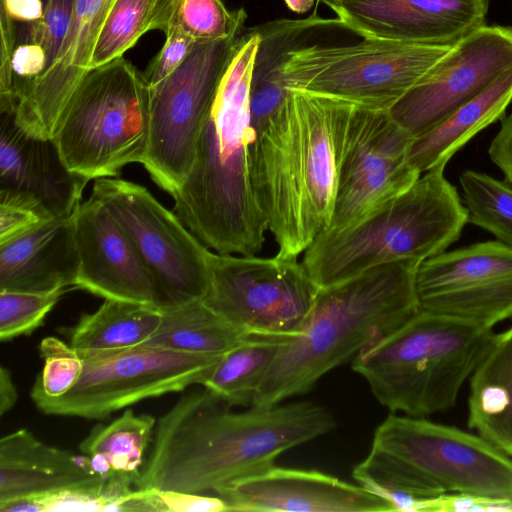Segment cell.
<instances>
[{"instance_id": "1", "label": "cell", "mask_w": 512, "mask_h": 512, "mask_svg": "<svg viewBox=\"0 0 512 512\" xmlns=\"http://www.w3.org/2000/svg\"><path fill=\"white\" fill-rule=\"evenodd\" d=\"M229 407L203 386L184 393L156 423L136 489L216 495L337 425L331 412L314 402L244 412Z\"/></svg>"}, {"instance_id": "2", "label": "cell", "mask_w": 512, "mask_h": 512, "mask_svg": "<svg viewBox=\"0 0 512 512\" xmlns=\"http://www.w3.org/2000/svg\"><path fill=\"white\" fill-rule=\"evenodd\" d=\"M354 107L338 98L288 89L254 135L250 179L277 255L298 258L330 227Z\"/></svg>"}, {"instance_id": "3", "label": "cell", "mask_w": 512, "mask_h": 512, "mask_svg": "<svg viewBox=\"0 0 512 512\" xmlns=\"http://www.w3.org/2000/svg\"><path fill=\"white\" fill-rule=\"evenodd\" d=\"M260 43L256 28L242 34L198 139L192 168L171 196L174 211L208 248L256 255L267 231L249 170L251 86Z\"/></svg>"}, {"instance_id": "4", "label": "cell", "mask_w": 512, "mask_h": 512, "mask_svg": "<svg viewBox=\"0 0 512 512\" xmlns=\"http://www.w3.org/2000/svg\"><path fill=\"white\" fill-rule=\"evenodd\" d=\"M419 263L390 262L319 288L303 329L283 338L251 406L268 407L306 393L330 370L419 312Z\"/></svg>"}, {"instance_id": "5", "label": "cell", "mask_w": 512, "mask_h": 512, "mask_svg": "<svg viewBox=\"0 0 512 512\" xmlns=\"http://www.w3.org/2000/svg\"><path fill=\"white\" fill-rule=\"evenodd\" d=\"M444 168L426 171L358 222L319 234L302 261L316 285L328 287L390 262H421L455 242L468 222V211Z\"/></svg>"}, {"instance_id": "6", "label": "cell", "mask_w": 512, "mask_h": 512, "mask_svg": "<svg viewBox=\"0 0 512 512\" xmlns=\"http://www.w3.org/2000/svg\"><path fill=\"white\" fill-rule=\"evenodd\" d=\"M491 328L419 310L353 358L352 369L393 413L452 408L493 337Z\"/></svg>"}, {"instance_id": "7", "label": "cell", "mask_w": 512, "mask_h": 512, "mask_svg": "<svg viewBox=\"0 0 512 512\" xmlns=\"http://www.w3.org/2000/svg\"><path fill=\"white\" fill-rule=\"evenodd\" d=\"M53 140L67 168L88 181L142 164L149 140V87L143 73L124 57L89 69Z\"/></svg>"}, {"instance_id": "8", "label": "cell", "mask_w": 512, "mask_h": 512, "mask_svg": "<svg viewBox=\"0 0 512 512\" xmlns=\"http://www.w3.org/2000/svg\"><path fill=\"white\" fill-rule=\"evenodd\" d=\"M451 48L382 39L348 45H304L280 67L286 89L389 110Z\"/></svg>"}, {"instance_id": "9", "label": "cell", "mask_w": 512, "mask_h": 512, "mask_svg": "<svg viewBox=\"0 0 512 512\" xmlns=\"http://www.w3.org/2000/svg\"><path fill=\"white\" fill-rule=\"evenodd\" d=\"M241 37L196 43L174 72L149 87V140L142 165L170 195L189 175L201 131Z\"/></svg>"}, {"instance_id": "10", "label": "cell", "mask_w": 512, "mask_h": 512, "mask_svg": "<svg viewBox=\"0 0 512 512\" xmlns=\"http://www.w3.org/2000/svg\"><path fill=\"white\" fill-rule=\"evenodd\" d=\"M319 287L297 258L210 253L204 301L249 336L297 335Z\"/></svg>"}, {"instance_id": "11", "label": "cell", "mask_w": 512, "mask_h": 512, "mask_svg": "<svg viewBox=\"0 0 512 512\" xmlns=\"http://www.w3.org/2000/svg\"><path fill=\"white\" fill-rule=\"evenodd\" d=\"M222 355L140 345L85 358L81 377L68 393L35 405L49 415L102 419L145 399L201 385Z\"/></svg>"}, {"instance_id": "12", "label": "cell", "mask_w": 512, "mask_h": 512, "mask_svg": "<svg viewBox=\"0 0 512 512\" xmlns=\"http://www.w3.org/2000/svg\"><path fill=\"white\" fill-rule=\"evenodd\" d=\"M108 209L154 277L162 306L205 297L211 251L144 186L95 180L92 194ZM161 306V307H162Z\"/></svg>"}, {"instance_id": "13", "label": "cell", "mask_w": 512, "mask_h": 512, "mask_svg": "<svg viewBox=\"0 0 512 512\" xmlns=\"http://www.w3.org/2000/svg\"><path fill=\"white\" fill-rule=\"evenodd\" d=\"M372 446L409 463L445 492L512 500V459L479 434L391 414L375 430Z\"/></svg>"}, {"instance_id": "14", "label": "cell", "mask_w": 512, "mask_h": 512, "mask_svg": "<svg viewBox=\"0 0 512 512\" xmlns=\"http://www.w3.org/2000/svg\"><path fill=\"white\" fill-rule=\"evenodd\" d=\"M413 140L389 110L355 105L328 229L358 222L419 179L421 173L408 161Z\"/></svg>"}, {"instance_id": "15", "label": "cell", "mask_w": 512, "mask_h": 512, "mask_svg": "<svg viewBox=\"0 0 512 512\" xmlns=\"http://www.w3.org/2000/svg\"><path fill=\"white\" fill-rule=\"evenodd\" d=\"M512 67V27L483 25L443 55L390 109L414 138L478 96Z\"/></svg>"}, {"instance_id": "16", "label": "cell", "mask_w": 512, "mask_h": 512, "mask_svg": "<svg viewBox=\"0 0 512 512\" xmlns=\"http://www.w3.org/2000/svg\"><path fill=\"white\" fill-rule=\"evenodd\" d=\"M421 310L491 328L512 317V247L490 240L421 261Z\"/></svg>"}, {"instance_id": "17", "label": "cell", "mask_w": 512, "mask_h": 512, "mask_svg": "<svg viewBox=\"0 0 512 512\" xmlns=\"http://www.w3.org/2000/svg\"><path fill=\"white\" fill-rule=\"evenodd\" d=\"M79 266L75 289L109 300L161 307L157 283L126 232L96 197L73 213Z\"/></svg>"}, {"instance_id": "18", "label": "cell", "mask_w": 512, "mask_h": 512, "mask_svg": "<svg viewBox=\"0 0 512 512\" xmlns=\"http://www.w3.org/2000/svg\"><path fill=\"white\" fill-rule=\"evenodd\" d=\"M362 38L452 46L485 25L489 0H342L327 5Z\"/></svg>"}, {"instance_id": "19", "label": "cell", "mask_w": 512, "mask_h": 512, "mask_svg": "<svg viewBox=\"0 0 512 512\" xmlns=\"http://www.w3.org/2000/svg\"><path fill=\"white\" fill-rule=\"evenodd\" d=\"M216 495L230 511L391 512L379 496L334 476L275 465Z\"/></svg>"}, {"instance_id": "20", "label": "cell", "mask_w": 512, "mask_h": 512, "mask_svg": "<svg viewBox=\"0 0 512 512\" xmlns=\"http://www.w3.org/2000/svg\"><path fill=\"white\" fill-rule=\"evenodd\" d=\"M115 0H75L68 32L53 64L18 94L12 115L27 134L53 139L82 77L99 29Z\"/></svg>"}, {"instance_id": "21", "label": "cell", "mask_w": 512, "mask_h": 512, "mask_svg": "<svg viewBox=\"0 0 512 512\" xmlns=\"http://www.w3.org/2000/svg\"><path fill=\"white\" fill-rule=\"evenodd\" d=\"M87 182L67 168L53 139L35 138L13 115L1 114L0 189L28 193L53 217H67L81 204Z\"/></svg>"}, {"instance_id": "22", "label": "cell", "mask_w": 512, "mask_h": 512, "mask_svg": "<svg viewBox=\"0 0 512 512\" xmlns=\"http://www.w3.org/2000/svg\"><path fill=\"white\" fill-rule=\"evenodd\" d=\"M105 484L86 454L49 446L27 429L0 439V507L70 489L98 490L107 499Z\"/></svg>"}, {"instance_id": "23", "label": "cell", "mask_w": 512, "mask_h": 512, "mask_svg": "<svg viewBox=\"0 0 512 512\" xmlns=\"http://www.w3.org/2000/svg\"><path fill=\"white\" fill-rule=\"evenodd\" d=\"M79 256L73 214L0 244V291L75 289Z\"/></svg>"}, {"instance_id": "24", "label": "cell", "mask_w": 512, "mask_h": 512, "mask_svg": "<svg viewBox=\"0 0 512 512\" xmlns=\"http://www.w3.org/2000/svg\"><path fill=\"white\" fill-rule=\"evenodd\" d=\"M469 387L468 427L512 456V326L493 334Z\"/></svg>"}, {"instance_id": "25", "label": "cell", "mask_w": 512, "mask_h": 512, "mask_svg": "<svg viewBox=\"0 0 512 512\" xmlns=\"http://www.w3.org/2000/svg\"><path fill=\"white\" fill-rule=\"evenodd\" d=\"M512 101V67L440 124L414 138L409 163L420 173L445 166L472 137L504 117Z\"/></svg>"}, {"instance_id": "26", "label": "cell", "mask_w": 512, "mask_h": 512, "mask_svg": "<svg viewBox=\"0 0 512 512\" xmlns=\"http://www.w3.org/2000/svg\"><path fill=\"white\" fill-rule=\"evenodd\" d=\"M338 25V19L326 20L317 16L306 19H281L258 26L260 43L255 59L251 86V126L258 133L287 95L281 83L280 67L289 51L304 46L316 29Z\"/></svg>"}, {"instance_id": "27", "label": "cell", "mask_w": 512, "mask_h": 512, "mask_svg": "<svg viewBox=\"0 0 512 512\" xmlns=\"http://www.w3.org/2000/svg\"><path fill=\"white\" fill-rule=\"evenodd\" d=\"M161 317L157 306L105 299L70 328L69 344L82 359L128 350L151 339Z\"/></svg>"}, {"instance_id": "28", "label": "cell", "mask_w": 512, "mask_h": 512, "mask_svg": "<svg viewBox=\"0 0 512 512\" xmlns=\"http://www.w3.org/2000/svg\"><path fill=\"white\" fill-rule=\"evenodd\" d=\"M160 309V325L143 345L192 354L222 355L249 336L214 311L203 298Z\"/></svg>"}, {"instance_id": "29", "label": "cell", "mask_w": 512, "mask_h": 512, "mask_svg": "<svg viewBox=\"0 0 512 512\" xmlns=\"http://www.w3.org/2000/svg\"><path fill=\"white\" fill-rule=\"evenodd\" d=\"M352 476L361 487L383 499L391 511H424L428 501L445 491L404 460L371 446Z\"/></svg>"}, {"instance_id": "30", "label": "cell", "mask_w": 512, "mask_h": 512, "mask_svg": "<svg viewBox=\"0 0 512 512\" xmlns=\"http://www.w3.org/2000/svg\"><path fill=\"white\" fill-rule=\"evenodd\" d=\"M283 338L248 336L225 352L201 386L232 405H251Z\"/></svg>"}, {"instance_id": "31", "label": "cell", "mask_w": 512, "mask_h": 512, "mask_svg": "<svg viewBox=\"0 0 512 512\" xmlns=\"http://www.w3.org/2000/svg\"><path fill=\"white\" fill-rule=\"evenodd\" d=\"M155 426L151 415H137L126 409L109 424L95 426L79 449L83 454L99 456L114 474L129 477L136 484Z\"/></svg>"}, {"instance_id": "32", "label": "cell", "mask_w": 512, "mask_h": 512, "mask_svg": "<svg viewBox=\"0 0 512 512\" xmlns=\"http://www.w3.org/2000/svg\"><path fill=\"white\" fill-rule=\"evenodd\" d=\"M246 17L244 9L229 11L221 0H156L151 30L212 42L239 34Z\"/></svg>"}, {"instance_id": "33", "label": "cell", "mask_w": 512, "mask_h": 512, "mask_svg": "<svg viewBox=\"0 0 512 512\" xmlns=\"http://www.w3.org/2000/svg\"><path fill=\"white\" fill-rule=\"evenodd\" d=\"M468 222L512 247V187L487 174L465 170L459 177Z\"/></svg>"}, {"instance_id": "34", "label": "cell", "mask_w": 512, "mask_h": 512, "mask_svg": "<svg viewBox=\"0 0 512 512\" xmlns=\"http://www.w3.org/2000/svg\"><path fill=\"white\" fill-rule=\"evenodd\" d=\"M155 5L156 0H115L99 29L89 69L123 57L151 31Z\"/></svg>"}, {"instance_id": "35", "label": "cell", "mask_w": 512, "mask_h": 512, "mask_svg": "<svg viewBox=\"0 0 512 512\" xmlns=\"http://www.w3.org/2000/svg\"><path fill=\"white\" fill-rule=\"evenodd\" d=\"M39 349L44 366L31 389L34 404L68 393L79 381L84 367L78 352L56 337L44 338Z\"/></svg>"}, {"instance_id": "36", "label": "cell", "mask_w": 512, "mask_h": 512, "mask_svg": "<svg viewBox=\"0 0 512 512\" xmlns=\"http://www.w3.org/2000/svg\"><path fill=\"white\" fill-rule=\"evenodd\" d=\"M70 289L49 291H0V340L30 335Z\"/></svg>"}, {"instance_id": "37", "label": "cell", "mask_w": 512, "mask_h": 512, "mask_svg": "<svg viewBox=\"0 0 512 512\" xmlns=\"http://www.w3.org/2000/svg\"><path fill=\"white\" fill-rule=\"evenodd\" d=\"M52 218L56 217L36 197L21 191L0 189V244Z\"/></svg>"}, {"instance_id": "38", "label": "cell", "mask_w": 512, "mask_h": 512, "mask_svg": "<svg viewBox=\"0 0 512 512\" xmlns=\"http://www.w3.org/2000/svg\"><path fill=\"white\" fill-rule=\"evenodd\" d=\"M74 1L47 0L43 17L36 22L28 23L27 38L24 42L39 44L45 50L48 59L47 69L53 64L63 45Z\"/></svg>"}, {"instance_id": "39", "label": "cell", "mask_w": 512, "mask_h": 512, "mask_svg": "<svg viewBox=\"0 0 512 512\" xmlns=\"http://www.w3.org/2000/svg\"><path fill=\"white\" fill-rule=\"evenodd\" d=\"M143 511L223 512L230 511L218 495L163 490H140Z\"/></svg>"}, {"instance_id": "40", "label": "cell", "mask_w": 512, "mask_h": 512, "mask_svg": "<svg viewBox=\"0 0 512 512\" xmlns=\"http://www.w3.org/2000/svg\"><path fill=\"white\" fill-rule=\"evenodd\" d=\"M165 35L161 50L149 62L143 73L148 87H153L174 72L193 50L195 42L187 35L173 30Z\"/></svg>"}, {"instance_id": "41", "label": "cell", "mask_w": 512, "mask_h": 512, "mask_svg": "<svg viewBox=\"0 0 512 512\" xmlns=\"http://www.w3.org/2000/svg\"><path fill=\"white\" fill-rule=\"evenodd\" d=\"M424 511H512V500L444 492L437 497L430 499L426 504Z\"/></svg>"}, {"instance_id": "42", "label": "cell", "mask_w": 512, "mask_h": 512, "mask_svg": "<svg viewBox=\"0 0 512 512\" xmlns=\"http://www.w3.org/2000/svg\"><path fill=\"white\" fill-rule=\"evenodd\" d=\"M1 52H0V109L4 108L11 97L13 74L12 54L17 46L15 21L1 8Z\"/></svg>"}, {"instance_id": "43", "label": "cell", "mask_w": 512, "mask_h": 512, "mask_svg": "<svg viewBox=\"0 0 512 512\" xmlns=\"http://www.w3.org/2000/svg\"><path fill=\"white\" fill-rule=\"evenodd\" d=\"M489 156L512 187V113L502 118L498 134L492 140Z\"/></svg>"}, {"instance_id": "44", "label": "cell", "mask_w": 512, "mask_h": 512, "mask_svg": "<svg viewBox=\"0 0 512 512\" xmlns=\"http://www.w3.org/2000/svg\"><path fill=\"white\" fill-rule=\"evenodd\" d=\"M1 8L14 21L33 23L44 15L42 0H1Z\"/></svg>"}, {"instance_id": "45", "label": "cell", "mask_w": 512, "mask_h": 512, "mask_svg": "<svg viewBox=\"0 0 512 512\" xmlns=\"http://www.w3.org/2000/svg\"><path fill=\"white\" fill-rule=\"evenodd\" d=\"M17 401V390L11 377L10 371L1 366L0 368V416L10 411Z\"/></svg>"}, {"instance_id": "46", "label": "cell", "mask_w": 512, "mask_h": 512, "mask_svg": "<svg viewBox=\"0 0 512 512\" xmlns=\"http://www.w3.org/2000/svg\"><path fill=\"white\" fill-rule=\"evenodd\" d=\"M284 2L292 12L303 14L313 7L315 0H284Z\"/></svg>"}, {"instance_id": "47", "label": "cell", "mask_w": 512, "mask_h": 512, "mask_svg": "<svg viewBox=\"0 0 512 512\" xmlns=\"http://www.w3.org/2000/svg\"><path fill=\"white\" fill-rule=\"evenodd\" d=\"M319 1L325 3L326 5H328V4L340 2L342 0H319Z\"/></svg>"}]
</instances>
